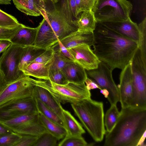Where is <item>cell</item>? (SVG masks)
I'll list each match as a JSON object with an SVG mask.
<instances>
[{
	"label": "cell",
	"instance_id": "cell-1",
	"mask_svg": "<svg viewBox=\"0 0 146 146\" xmlns=\"http://www.w3.org/2000/svg\"><path fill=\"white\" fill-rule=\"evenodd\" d=\"M93 35V52L112 71L123 69L130 63L138 48L136 42L97 22Z\"/></svg>",
	"mask_w": 146,
	"mask_h": 146
},
{
	"label": "cell",
	"instance_id": "cell-2",
	"mask_svg": "<svg viewBox=\"0 0 146 146\" xmlns=\"http://www.w3.org/2000/svg\"><path fill=\"white\" fill-rule=\"evenodd\" d=\"M146 130V108H121L115 125L106 135L105 146H137Z\"/></svg>",
	"mask_w": 146,
	"mask_h": 146
},
{
	"label": "cell",
	"instance_id": "cell-3",
	"mask_svg": "<svg viewBox=\"0 0 146 146\" xmlns=\"http://www.w3.org/2000/svg\"><path fill=\"white\" fill-rule=\"evenodd\" d=\"M71 105L75 114L94 140L102 141L106 133L102 102L90 98Z\"/></svg>",
	"mask_w": 146,
	"mask_h": 146
},
{
	"label": "cell",
	"instance_id": "cell-4",
	"mask_svg": "<svg viewBox=\"0 0 146 146\" xmlns=\"http://www.w3.org/2000/svg\"><path fill=\"white\" fill-rule=\"evenodd\" d=\"M35 85L47 90L60 103H74L91 98L90 90L85 83L78 84L69 82L64 85L54 83L49 80L38 79L35 80Z\"/></svg>",
	"mask_w": 146,
	"mask_h": 146
},
{
	"label": "cell",
	"instance_id": "cell-5",
	"mask_svg": "<svg viewBox=\"0 0 146 146\" xmlns=\"http://www.w3.org/2000/svg\"><path fill=\"white\" fill-rule=\"evenodd\" d=\"M132 9L127 0H96L92 11L97 22H117L130 17Z\"/></svg>",
	"mask_w": 146,
	"mask_h": 146
},
{
	"label": "cell",
	"instance_id": "cell-6",
	"mask_svg": "<svg viewBox=\"0 0 146 146\" xmlns=\"http://www.w3.org/2000/svg\"><path fill=\"white\" fill-rule=\"evenodd\" d=\"M35 80L25 75L7 84L0 92V108L32 96Z\"/></svg>",
	"mask_w": 146,
	"mask_h": 146
},
{
	"label": "cell",
	"instance_id": "cell-7",
	"mask_svg": "<svg viewBox=\"0 0 146 146\" xmlns=\"http://www.w3.org/2000/svg\"><path fill=\"white\" fill-rule=\"evenodd\" d=\"M25 47L12 44L0 57V71L7 84L25 75L19 68Z\"/></svg>",
	"mask_w": 146,
	"mask_h": 146
},
{
	"label": "cell",
	"instance_id": "cell-8",
	"mask_svg": "<svg viewBox=\"0 0 146 146\" xmlns=\"http://www.w3.org/2000/svg\"><path fill=\"white\" fill-rule=\"evenodd\" d=\"M112 71L104 63L101 62L96 68L86 70L87 77L96 82L102 89L108 91L107 98L111 105L119 101V90L113 78Z\"/></svg>",
	"mask_w": 146,
	"mask_h": 146
},
{
	"label": "cell",
	"instance_id": "cell-9",
	"mask_svg": "<svg viewBox=\"0 0 146 146\" xmlns=\"http://www.w3.org/2000/svg\"><path fill=\"white\" fill-rule=\"evenodd\" d=\"M42 15L47 20L59 40L78 31L77 27L70 23L60 9L46 10Z\"/></svg>",
	"mask_w": 146,
	"mask_h": 146
},
{
	"label": "cell",
	"instance_id": "cell-10",
	"mask_svg": "<svg viewBox=\"0 0 146 146\" xmlns=\"http://www.w3.org/2000/svg\"><path fill=\"white\" fill-rule=\"evenodd\" d=\"M38 113L35 100L32 96L0 108V120L10 119L21 115Z\"/></svg>",
	"mask_w": 146,
	"mask_h": 146
},
{
	"label": "cell",
	"instance_id": "cell-11",
	"mask_svg": "<svg viewBox=\"0 0 146 146\" xmlns=\"http://www.w3.org/2000/svg\"><path fill=\"white\" fill-rule=\"evenodd\" d=\"M90 47L84 44L68 49L74 58L75 62L86 70L97 68L101 62Z\"/></svg>",
	"mask_w": 146,
	"mask_h": 146
},
{
	"label": "cell",
	"instance_id": "cell-12",
	"mask_svg": "<svg viewBox=\"0 0 146 146\" xmlns=\"http://www.w3.org/2000/svg\"><path fill=\"white\" fill-rule=\"evenodd\" d=\"M99 23L121 36L138 44L140 33L138 25L130 17L119 21Z\"/></svg>",
	"mask_w": 146,
	"mask_h": 146
},
{
	"label": "cell",
	"instance_id": "cell-13",
	"mask_svg": "<svg viewBox=\"0 0 146 146\" xmlns=\"http://www.w3.org/2000/svg\"><path fill=\"white\" fill-rule=\"evenodd\" d=\"M118 86L121 108L131 106L132 96L133 80L130 63L121 70Z\"/></svg>",
	"mask_w": 146,
	"mask_h": 146
},
{
	"label": "cell",
	"instance_id": "cell-14",
	"mask_svg": "<svg viewBox=\"0 0 146 146\" xmlns=\"http://www.w3.org/2000/svg\"><path fill=\"white\" fill-rule=\"evenodd\" d=\"M58 40L49 23L44 18L37 27L34 45L39 48L47 49L55 45Z\"/></svg>",
	"mask_w": 146,
	"mask_h": 146
},
{
	"label": "cell",
	"instance_id": "cell-15",
	"mask_svg": "<svg viewBox=\"0 0 146 146\" xmlns=\"http://www.w3.org/2000/svg\"><path fill=\"white\" fill-rule=\"evenodd\" d=\"M32 96L37 99L56 114L62 120L63 108L60 103L46 89L35 85L33 90Z\"/></svg>",
	"mask_w": 146,
	"mask_h": 146
},
{
	"label": "cell",
	"instance_id": "cell-16",
	"mask_svg": "<svg viewBox=\"0 0 146 146\" xmlns=\"http://www.w3.org/2000/svg\"><path fill=\"white\" fill-rule=\"evenodd\" d=\"M16 8L27 15L37 17L46 10L44 0H12Z\"/></svg>",
	"mask_w": 146,
	"mask_h": 146
},
{
	"label": "cell",
	"instance_id": "cell-17",
	"mask_svg": "<svg viewBox=\"0 0 146 146\" xmlns=\"http://www.w3.org/2000/svg\"><path fill=\"white\" fill-rule=\"evenodd\" d=\"M61 70L69 82L82 84L88 77L85 69L74 61H71Z\"/></svg>",
	"mask_w": 146,
	"mask_h": 146
},
{
	"label": "cell",
	"instance_id": "cell-18",
	"mask_svg": "<svg viewBox=\"0 0 146 146\" xmlns=\"http://www.w3.org/2000/svg\"><path fill=\"white\" fill-rule=\"evenodd\" d=\"M93 33L81 32L76 31L62 39L60 41L67 49L82 44L92 46Z\"/></svg>",
	"mask_w": 146,
	"mask_h": 146
},
{
	"label": "cell",
	"instance_id": "cell-19",
	"mask_svg": "<svg viewBox=\"0 0 146 146\" xmlns=\"http://www.w3.org/2000/svg\"><path fill=\"white\" fill-rule=\"evenodd\" d=\"M53 58L54 56L48 62L44 63H31L22 72L26 75L40 80H48L50 69Z\"/></svg>",
	"mask_w": 146,
	"mask_h": 146
},
{
	"label": "cell",
	"instance_id": "cell-20",
	"mask_svg": "<svg viewBox=\"0 0 146 146\" xmlns=\"http://www.w3.org/2000/svg\"><path fill=\"white\" fill-rule=\"evenodd\" d=\"M37 27L31 28L24 25L10 40L12 44L26 46L34 45Z\"/></svg>",
	"mask_w": 146,
	"mask_h": 146
},
{
	"label": "cell",
	"instance_id": "cell-21",
	"mask_svg": "<svg viewBox=\"0 0 146 146\" xmlns=\"http://www.w3.org/2000/svg\"><path fill=\"white\" fill-rule=\"evenodd\" d=\"M62 113L64 127L66 131L65 136H82L85 133L82 125L70 112L62 108Z\"/></svg>",
	"mask_w": 146,
	"mask_h": 146
},
{
	"label": "cell",
	"instance_id": "cell-22",
	"mask_svg": "<svg viewBox=\"0 0 146 146\" xmlns=\"http://www.w3.org/2000/svg\"><path fill=\"white\" fill-rule=\"evenodd\" d=\"M38 113L21 115L12 118L0 120V123L11 130L38 120Z\"/></svg>",
	"mask_w": 146,
	"mask_h": 146
},
{
	"label": "cell",
	"instance_id": "cell-23",
	"mask_svg": "<svg viewBox=\"0 0 146 146\" xmlns=\"http://www.w3.org/2000/svg\"><path fill=\"white\" fill-rule=\"evenodd\" d=\"M96 23L92 10L84 11L76 21L78 31L81 32L93 33Z\"/></svg>",
	"mask_w": 146,
	"mask_h": 146
},
{
	"label": "cell",
	"instance_id": "cell-24",
	"mask_svg": "<svg viewBox=\"0 0 146 146\" xmlns=\"http://www.w3.org/2000/svg\"><path fill=\"white\" fill-rule=\"evenodd\" d=\"M38 121L46 131L54 136L58 140L65 136L66 131L63 126L48 119L39 113Z\"/></svg>",
	"mask_w": 146,
	"mask_h": 146
},
{
	"label": "cell",
	"instance_id": "cell-25",
	"mask_svg": "<svg viewBox=\"0 0 146 146\" xmlns=\"http://www.w3.org/2000/svg\"><path fill=\"white\" fill-rule=\"evenodd\" d=\"M46 49L34 45L25 46L19 64V70L22 71Z\"/></svg>",
	"mask_w": 146,
	"mask_h": 146
},
{
	"label": "cell",
	"instance_id": "cell-26",
	"mask_svg": "<svg viewBox=\"0 0 146 146\" xmlns=\"http://www.w3.org/2000/svg\"><path fill=\"white\" fill-rule=\"evenodd\" d=\"M13 131L21 135H28L39 136L46 132L44 128L37 121L25 124L13 129Z\"/></svg>",
	"mask_w": 146,
	"mask_h": 146
},
{
	"label": "cell",
	"instance_id": "cell-27",
	"mask_svg": "<svg viewBox=\"0 0 146 146\" xmlns=\"http://www.w3.org/2000/svg\"><path fill=\"white\" fill-rule=\"evenodd\" d=\"M52 47L54 49V52L53 61L50 69L49 75L56 71L61 70L72 61L63 56L59 51L56 45Z\"/></svg>",
	"mask_w": 146,
	"mask_h": 146
},
{
	"label": "cell",
	"instance_id": "cell-28",
	"mask_svg": "<svg viewBox=\"0 0 146 146\" xmlns=\"http://www.w3.org/2000/svg\"><path fill=\"white\" fill-rule=\"evenodd\" d=\"M38 113L48 119L64 127L63 121L60 117L39 100L35 98Z\"/></svg>",
	"mask_w": 146,
	"mask_h": 146
},
{
	"label": "cell",
	"instance_id": "cell-29",
	"mask_svg": "<svg viewBox=\"0 0 146 146\" xmlns=\"http://www.w3.org/2000/svg\"><path fill=\"white\" fill-rule=\"evenodd\" d=\"M120 114L116 104L111 105L105 114L104 124L107 132L110 131L115 124Z\"/></svg>",
	"mask_w": 146,
	"mask_h": 146
},
{
	"label": "cell",
	"instance_id": "cell-30",
	"mask_svg": "<svg viewBox=\"0 0 146 146\" xmlns=\"http://www.w3.org/2000/svg\"><path fill=\"white\" fill-rule=\"evenodd\" d=\"M138 25L140 33L138 48L141 52L144 61L146 62V18Z\"/></svg>",
	"mask_w": 146,
	"mask_h": 146
},
{
	"label": "cell",
	"instance_id": "cell-31",
	"mask_svg": "<svg viewBox=\"0 0 146 146\" xmlns=\"http://www.w3.org/2000/svg\"><path fill=\"white\" fill-rule=\"evenodd\" d=\"M24 25L19 23L15 25L0 27V40H10Z\"/></svg>",
	"mask_w": 146,
	"mask_h": 146
},
{
	"label": "cell",
	"instance_id": "cell-32",
	"mask_svg": "<svg viewBox=\"0 0 146 146\" xmlns=\"http://www.w3.org/2000/svg\"><path fill=\"white\" fill-rule=\"evenodd\" d=\"M88 143L82 136H65L58 144V146H86Z\"/></svg>",
	"mask_w": 146,
	"mask_h": 146
},
{
	"label": "cell",
	"instance_id": "cell-33",
	"mask_svg": "<svg viewBox=\"0 0 146 146\" xmlns=\"http://www.w3.org/2000/svg\"><path fill=\"white\" fill-rule=\"evenodd\" d=\"M57 139L47 132L38 136L33 146H56L58 145Z\"/></svg>",
	"mask_w": 146,
	"mask_h": 146
},
{
	"label": "cell",
	"instance_id": "cell-34",
	"mask_svg": "<svg viewBox=\"0 0 146 146\" xmlns=\"http://www.w3.org/2000/svg\"><path fill=\"white\" fill-rule=\"evenodd\" d=\"M22 135L12 131L0 137V146H15Z\"/></svg>",
	"mask_w": 146,
	"mask_h": 146
},
{
	"label": "cell",
	"instance_id": "cell-35",
	"mask_svg": "<svg viewBox=\"0 0 146 146\" xmlns=\"http://www.w3.org/2000/svg\"><path fill=\"white\" fill-rule=\"evenodd\" d=\"M96 0H75L77 15L84 11L92 10Z\"/></svg>",
	"mask_w": 146,
	"mask_h": 146
},
{
	"label": "cell",
	"instance_id": "cell-36",
	"mask_svg": "<svg viewBox=\"0 0 146 146\" xmlns=\"http://www.w3.org/2000/svg\"><path fill=\"white\" fill-rule=\"evenodd\" d=\"M19 23L14 17L0 9V27L15 25Z\"/></svg>",
	"mask_w": 146,
	"mask_h": 146
},
{
	"label": "cell",
	"instance_id": "cell-37",
	"mask_svg": "<svg viewBox=\"0 0 146 146\" xmlns=\"http://www.w3.org/2000/svg\"><path fill=\"white\" fill-rule=\"evenodd\" d=\"M49 80L60 85H65L69 82L62 70L56 71L50 75Z\"/></svg>",
	"mask_w": 146,
	"mask_h": 146
},
{
	"label": "cell",
	"instance_id": "cell-38",
	"mask_svg": "<svg viewBox=\"0 0 146 146\" xmlns=\"http://www.w3.org/2000/svg\"><path fill=\"white\" fill-rule=\"evenodd\" d=\"M54 50L52 47L47 48L46 50L37 57L31 63H46L53 57Z\"/></svg>",
	"mask_w": 146,
	"mask_h": 146
},
{
	"label": "cell",
	"instance_id": "cell-39",
	"mask_svg": "<svg viewBox=\"0 0 146 146\" xmlns=\"http://www.w3.org/2000/svg\"><path fill=\"white\" fill-rule=\"evenodd\" d=\"M64 1L68 9L69 15L72 20L76 25V21L78 17L77 13L75 0H64Z\"/></svg>",
	"mask_w": 146,
	"mask_h": 146
},
{
	"label": "cell",
	"instance_id": "cell-40",
	"mask_svg": "<svg viewBox=\"0 0 146 146\" xmlns=\"http://www.w3.org/2000/svg\"><path fill=\"white\" fill-rule=\"evenodd\" d=\"M21 135V138L15 146H33L38 137L31 135Z\"/></svg>",
	"mask_w": 146,
	"mask_h": 146
},
{
	"label": "cell",
	"instance_id": "cell-41",
	"mask_svg": "<svg viewBox=\"0 0 146 146\" xmlns=\"http://www.w3.org/2000/svg\"><path fill=\"white\" fill-rule=\"evenodd\" d=\"M56 45L59 51L63 56L70 60L75 62V59L72 54L68 49L63 45L60 40H58V43Z\"/></svg>",
	"mask_w": 146,
	"mask_h": 146
},
{
	"label": "cell",
	"instance_id": "cell-42",
	"mask_svg": "<svg viewBox=\"0 0 146 146\" xmlns=\"http://www.w3.org/2000/svg\"><path fill=\"white\" fill-rule=\"evenodd\" d=\"M85 83L87 89L88 90L96 89H99L100 90L102 89L96 82L88 77L85 80Z\"/></svg>",
	"mask_w": 146,
	"mask_h": 146
},
{
	"label": "cell",
	"instance_id": "cell-43",
	"mask_svg": "<svg viewBox=\"0 0 146 146\" xmlns=\"http://www.w3.org/2000/svg\"><path fill=\"white\" fill-rule=\"evenodd\" d=\"M12 44V43L10 40H0V54L6 51Z\"/></svg>",
	"mask_w": 146,
	"mask_h": 146
},
{
	"label": "cell",
	"instance_id": "cell-44",
	"mask_svg": "<svg viewBox=\"0 0 146 146\" xmlns=\"http://www.w3.org/2000/svg\"><path fill=\"white\" fill-rule=\"evenodd\" d=\"M13 131L0 123V137L10 133Z\"/></svg>",
	"mask_w": 146,
	"mask_h": 146
},
{
	"label": "cell",
	"instance_id": "cell-45",
	"mask_svg": "<svg viewBox=\"0 0 146 146\" xmlns=\"http://www.w3.org/2000/svg\"><path fill=\"white\" fill-rule=\"evenodd\" d=\"M7 84L4 79L3 74L0 71V92Z\"/></svg>",
	"mask_w": 146,
	"mask_h": 146
},
{
	"label": "cell",
	"instance_id": "cell-46",
	"mask_svg": "<svg viewBox=\"0 0 146 146\" xmlns=\"http://www.w3.org/2000/svg\"><path fill=\"white\" fill-rule=\"evenodd\" d=\"M146 137V132H145L141 138L137 146H145L144 144V141Z\"/></svg>",
	"mask_w": 146,
	"mask_h": 146
},
{
	"label": "cell",
	"instance_id": "cell-47",
	"mask_svg": "<svg viewBox=\"0 0 146 146\" xmlns=\"http://www.w3.org/2000/svg\"><path fill=\"white\" fill-rule=\"evenodd\" d=\"M100 92L104 95L106 98H108L109 93L107 90L105 89H102L100 90Z\"/></svg>",
	"mask_w": 146,
	"mask_h": 146
},
{
	"label": "cell",
	"instance_id": "cell-48",
	"mask_svg": "<svg viewBox=\"0 0 146 146\" xmlns=\"http://www.w3.org/2000/svg\"><path fill=\"white\" fill-rule=\"evenodd\" d=\"M12 0H0V4L1 5H9L11 4Z\"/></svg>",
	"mask_w": 146,
	"mask_h": 146
},
{
	"label": "cell",
	"instance_id": "cell-49",
	"mask_svg": "<svg viewBox=\"0 0 146 146\" xmlns=\"http://www.w3.org/2000/svg\"><path fill=\"white\" fill-rule=\"evenodd\" d=\"M51 1L52 3H56L58 2L59 0H48Z\"/></svg>",
	"mask_w": 146,
	"mask_h": 146
}]
</instances>
